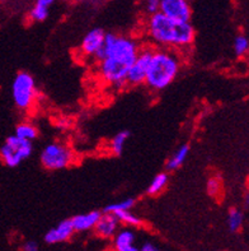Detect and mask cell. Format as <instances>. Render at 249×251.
Listing matches in <instances>:
<instances>
[{
	"label": "cell",
	"instance_id": "obj_1",
	"mask_svg": "<svg viewBox=\"0 0 249 251\" xmlns=\"http://www.w3.org/2000/svg\"><path fill=\"white\" fill-rule=\"evenodd\" d=\"M140 48L135 38L106 32L103 48L95 57L99 78L113 88L126 86L127 72L139 54Z\"/></svg>",
	"mask_w": 249,
	"mask_h": 251
},
{
	"label": "cell",
	"instance_id": "obj_2",
	"mask_svg": "<svg viewBox=\"0 0 249 251\" xmlns=\"http://www.w3.org/2000/svg\"><path fill=\"white\" fill-rule=\"evenodd\" d=\"M146 35L154 45L169 50H184L193 44L196 32L191 22L169 18L163 13L149 16L145 25Z\"/></svg>",
	"mask_w": 249,
	"mask_h": 251
},
{
	"label": "cell",
	"instance_id": "obj_3",
	"mask_svg": "<svg viewBox=\"0 0 249 251\" xmlns=\"http://www.w3.org/2000/svg\"><path fill=\"white\" fill-rule=\"evenodd\" d=\"M182 61L176 51L169 49H154L145 84L153 92H161L174 82L180 74Z\"/></svg>",
	"mask_w": 249,
	"mask_h": 251
},
{
	"label": "cell",
	"instance_id": "obj_4",
	"mask_svg": "<svg viewBox=\"0 0 249 251\" xmlns=\"http://www.w3.org/2000/svg\"><path fill=\"white\" fill-rule=\"evenodd\" d=\"M38 97L36 79L28 72H19L12 83V99L21 111H28Z\"/></svg>",
	"mask_w": 249,
	"mask_h": 251
},
{
	"label": "cell",
	"instance_id": "obj_5",
	"mask_svg": "<svg viewBox=\"0 0 249 251\" xmlns=\"http://www.w3.org/2000/svg\"><path fill=\"white\" fill-rule=\"evenodd\" d=\"M74 152L68 144L61 142L48 143L40 154V161L44 169L48 171H60L68 169L74 162Z\"/></svg>",
	"mask_w": 249,
	"mask_h": 251
},
{
	"label": "cell",
	"instance_id": "obj_6",
	"mask_svg": "<svg viewBox=\"0 0 249 251\" xmlns=\"http://www.w3.org/2000/svg\"><path fill=\"white\" fill-rule=\"evenodd\" d=\"M33 152L32 142L10 135L0 147V159L6 167H17L28 158Z\"/></svg>",
	"mask_w": 249,
	"mask_h": 251
},
{
	"label": "cell",
	"instance_id": "obj_7",
	"mask_svg": "<svg viewBox=\"0 0 249 251\" xmlns=\"http://www.w3.org/2000/svg\"><path fill=\"white\" fill-rule=\"evenodd\" d=\"M154 49V46H150V45L140 48L139 54H137L135 61L131 64V67H130L129 72H127L126 84L137 87L142 86L145 83L146 73H148L149 64H150V60H152Z\"/></svg>",
	"mask_w": 249,
	"mask_h": 251
},
{
	"label": "cell",
	"instance_id": "obj_8",
	"mask_svg": "<svg viewBox=\"0 0 249 251\" xmlns=\"http://www.w3.org/2000/svg\"><path fill=\"white\" fill-rule=\"evenodd\" d=\"M159 12L169 18L188 22L192 16V8L189 0H160Z\"/></svg>",
	"mask_w": 249,
	"mask_h": 251
},
{
	"label": "cell",
	"instance_id": "obj_9",
	"mask_svg": "<svg viewBox=\"0 0 249 251\" xmlns=\"http://www.w3.org/2000/svg\"><path fill=\"white\" fill-rule=\"evenodd\" d=\"M104 36H106L104 29L99 28V27L91 28L82 40L80 52H82L83 56L91 57V59L95 60L97 55L99 54V51L103 48Z\"/></svg>",
	"mask_w": 249,
	"mask_h": 251
},
{
	"label": "cell",
	"instance_id": "obj_10",
	"mask_svg": "<svg viewBox=\"0 0 249 251\" xmlns=\"http://www.w3.org/2000/svg\"><path fill=\"white\" fill-rule=\"evenodd\" d=\"M118 226H120V222H118L117 217L113 213L103 212L99 217L98 222L95 223L94 231L102 239H111L117 233Z\"/></svg>",
	"mask_w": 249,
	"mask_h": 251
},
{
	"label": "cell",
	"instance_id": "obj_11",
	"mask_svg": "<svg viewBox=\"0 0 249 251\" xmlns=\"http://www.w3.org/2000/svg\"><path fill=\"white\" fill-rule=\"evenodd\" d=\"M75 232L71 225V221L65 220L60 222L56 227L51 228L46 235H45V241L47 244H59V242L68 241Z\"/></svg>",
	"mask_w": 249,
	"mask_h": 251
},
{
	"label": "cell",
	"instance_id": "obj_12",
	"mask_svg": "<svg viewBox=\"0 0 249 251\" xmlns=\"http://www.w3.org/2000/svg\"><path fill=\"white\" fill-rule=\"evenodd\" d=\"M101 214V212H98V210H91V212H88V213L78 214V216L73 217L70 221H71L74 231L75 232H84V231L93 229L95 223L99 220Z\"/></svg>",
	"mask_w": 249,
	"mask_h": 251
},
{
	"label": "cell",
	"instance_id": "obj_13",
	"mask_svg": "<svg viewBox=\"0 0 249 251\" xmlns=\"http://www.w3.org/2000/svg\"><path fill=\"white\" fill-rule=\"evenodd\" d=\"M113 237V246L116 251H140L135 244V233L133 231L121 229Z\"/></svg>",
	"mask_w": 249,
	"mask_h": 251
},
{
	"label": "cell",
	"instance_id": "obj_14",
	"mask_svg": "<svg viewBox=\"0 0 249 251\" xmlns=\"http://www.w3.org/2000/svg\"><path fill=\"white\" fill-rule=\"evenodd\" d=\"M189 154V146L188 144H183L181 146L176 152L169 157V159L167 161V170L168 171H176L181 167V166L184 163V161L187 159Z\"/></svg>",
	"mask_w": 249,
	"mask_h": 251
},
{
	"label": "cell",
	"instance_id": "obj_15",
	"mask_svg": "<svg viewBox=\"0 0 249 251\" xmlns=\"http://www.w3.org/2000/svg\"><path fill=\"white\" fill-rule=\"evenodd\" d=\"M14 135H17L21 139L33 142L38 137V129L35 124H32L29 121H23L16 126Z\"/></svg>",
	"mask_w": 249,
	"mask_h": 251
},
{
	"label": "cell",
	"instance_id": "obj_16",
	"mask_svg": "<svg viewBox=\"0 0 249 251\" xmlns=\"http://www.w3.org/2000/svg\"><path fill=\"white\" fill-rule=\"evenodd\" d=\"M168 182H169V175L168 172H160L158 175L153 178L150 184H149L148 189H146V193L152 197L160 194L161 191H164L165 188L168 186Z\"/></svg>",
	"mask_w": 249,
	"mask_h": 251
},
{
	"label": "cell",
	"instance_id": "obj_17",
	"mask_svg": "<svg viewBox=\"0 0 249 251\" xmlns=\"http://www.w3.org/2000/svg\"><path fill=\"white\" fill-rule=\"evenodd\" d=\"M129 138L130 131H118L110 142V150L112 152V154H114V156H121L123 152V148H125V144L127 143Z\"/></svg>",
	"mask_w": 249,
	"mask_h": 251
},
{
	"label": "cell",
	"instance_id": "obj_18",
	"mask_svg": "<svg viewBox=\"0 0 249 251\" xmlns=\"http://www.w3.org/2000/svg\"><path fill=\"white\" fill-rule=\"evenodd\" d=\"M244 223L243 212L238 208H231L227 213V226L231 232H238Z\"/></svg>",
	"mask_w": 249,
	"mask_h": 251
},
{
	"label": "cell",
	"instance_id": "obj_19",
	"mask_svg": "<svg viewBox=\"0 0 249 251\" xmlns=\"http://www.w3.org/2000/svg\"><path fill=\"white\" fill-rule=\"evenodd\" d=\"M233 49L234 54L237 55L238 57H246L249 51L248 36L244 35V33H239V35L235 36L233 42Z\"/></svg>",
	"mask_w": 249,
	"mask_h": 251
},
{
	"label": "cell",
	"instance_id": "obj_20",
	"mask_svg": "<svg viewBox=\"0 0 249 251\" xmlns=\"http://www.w3.org/2000/svg\"><path fill=\"white\" fill-rule=\"evenodd\" d=\"M114 216L117 217V220L120 223H125L127 226H134V227H137V226H141L142 225V220L140 218L139 216H136L135 213L130 210H120V212H116L113 213Z\"/></svg>",
	"mask_w": 249,
	"mask_h": 251
},
{
	"label": "cell",
	"instance_id": "obj_21",
	"mask_svg": "<svg viewBox=\"0 0 249 251\" xmlns=\"http://www.w3.org/2000/svg\"><path fill=\"white\" fill-rule=\"evenodd\" d=\"M48 14H50V8L35 3V5L29 10L28 18L31 22H44L48 18Z\"/></svg>",
	"mask_w": 249,
	"mask_h": 251
},
{
	"label": "cell",
	"instance_id": "obj_22",
	"mask_svg": "<svg viewBox=\"0 0 249 251\" xmlns=\"http://www.w3.org/2000/svg\"><path fill=\"white\" fill-rule=\"evenodd\" d=\"M135 204L136 199H134V198H126L123 201H116V203H112L110 205H107V207L104 208L103 212H106V213H116V212H120V210H130L135 207Z\"/></svg>",
	"mask_w": 249,
	"mask_h": 251
},
{
	"label": "cell",
	"instance_id": "obj_23",
	"mask_svg": "<svg viewBox=\"0 0 249 251\" xmlns=\"http://www.w3.org/2000/svg\"><path fill=\"white\" fill-rule=\"evenodd\" d=\"M221 191V182L218 177L208 178L207 181V193L211 197H218Z\"/></svg>",
	"mask_w": 249,
	"mask_h": 251
},
{
	"label": "cell",
	"instance_id": "obj_24",
	"mask_svg": "<svg viewBox=\"0 0 249 251\" xmlns=\"http://www.w3.org/2000/svg\"><path fill=\"white\" fill-rule=\"evenodd\" d=\"M159 4H160V0H142V8L148 16L159 12Z\"/></svg>",
	"mask_w": 249,
	"mask_h": 251
},
{
	"label": "cell",
	"instance_id": "obj_25",
	"mask_svg": "<svg viewBox=\"0 0 249 251\" xmlns=\"http://www.w3.org/2000/svg\"><path fill=\"white\" fill-rule=\"evenodd\" d=\"M23 251H38V245L37 242L35 241H27L23 244L22 246Z\"/></svg>",
	"mask_w": 249,
	"mask_h": 251
},
{
	"label": "cell",
	"instance_id": "obj_26",
	"mask_svg": "<svg viewBox=\"0 0 249 251\" xmlns=\"http://www.w3.org/2000/svg\"><path fill=\"white\" fill-rule=\"evenodd\" d=\"M140 251H160L158 248H155L153 244H150V242H146V244H144V245L141 246V249H140Z\"/></svg>",
	"mask_w": 249,
	"mask_h": 251
},
{
	"label": "cell",
	"instance_id": "obj_27",
	"mask_svg": "<svg viewBox=\"0 0 249 251\" xmlns=\"http://www.w3.org/2000/svg\"><path fill=\"white\" fill-rule=\"evenodd\" d=\"M56 0H36V3L38 4H41V5H45V6H47V8H50L52 4L55 3Z\"/></svg>",
	"mask_w": 249,
	"mask_h": 251
}]
</instances>
